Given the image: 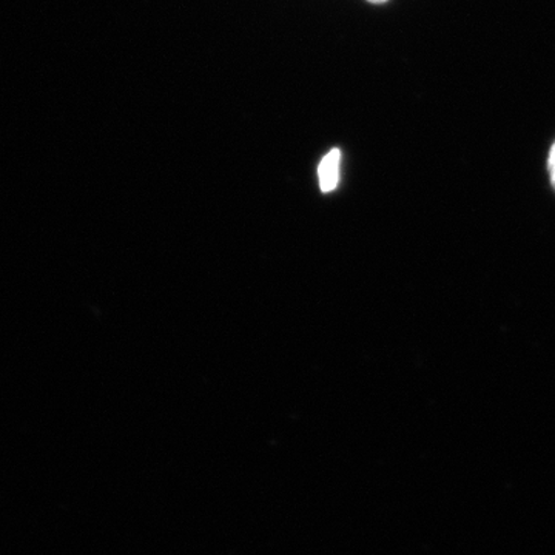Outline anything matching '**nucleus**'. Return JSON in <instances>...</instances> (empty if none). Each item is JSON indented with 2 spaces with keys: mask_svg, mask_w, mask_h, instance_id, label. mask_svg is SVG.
I'll return each mask as SVG.
<instances>
[{
  "mask_svg": "<svg viewBox=\"0 0 555 555\" xmlns=\"http://www.w3.org/2000/svg\"><path fill=\"white\" fill-rule=\"evenodd\" d=\"M547 167H550L551 181L555 189V142L553 149H551L550 160H547Z\"/></svg>",
  "mask_w": 555,
  "mask_h": 555,
  "instance_id": "f03ea898",
  "label": "nucleus"
},
{
  "mask_svg": "<svg viewBox=\"0 0 555 555\" xmlns=\"http://www.w3.org/2000/svg\"><path fill=\"white\" fill-rule=\"evenodd\" d=\"M339 160H341V153L338 149L331 150L320 167H318V177H320V188L324 193L334 192L338 185L339 179Z\"/></svg>",
  "mask_w": 555,
  "mask_h": 555,
  "instance_id": "f257e3e1",
  "label": "nucleus"
},
{
  "mask_svg": "<svg viewBox=\"0 0 555 555\" xmlns=\"http://www.w3.org/2000/svg\"><path fill=\"white\" fill-rule=\"evenodd\" d=\"M369 2H372V3H383V2H387V0H369Z\"/></svg>",
  "mask_w": 555,
  "mask_h": 555,
  "instance_id": "7ed1b4c3",
  "label": "nucleus"
}]
</instances>
